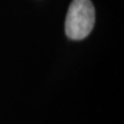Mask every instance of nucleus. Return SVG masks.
Returning <instances> with one entry per match:
<instances>
[{"instance_id": "f257e3e1", "label": "nucleus", "mask_w": 124, "mask_h": 124, "mask_svg": "<svg viewBox=\"0 0 124 124\" xmlns=\"http://www.w3.org/2000/svg\"><path fill=\"white\" fill-rule=\"evenodd\" d=\"M95 23V9L90 0H72L65 20L66 35L73 40L87 37Z\"/></svg>"}]
</instances>
